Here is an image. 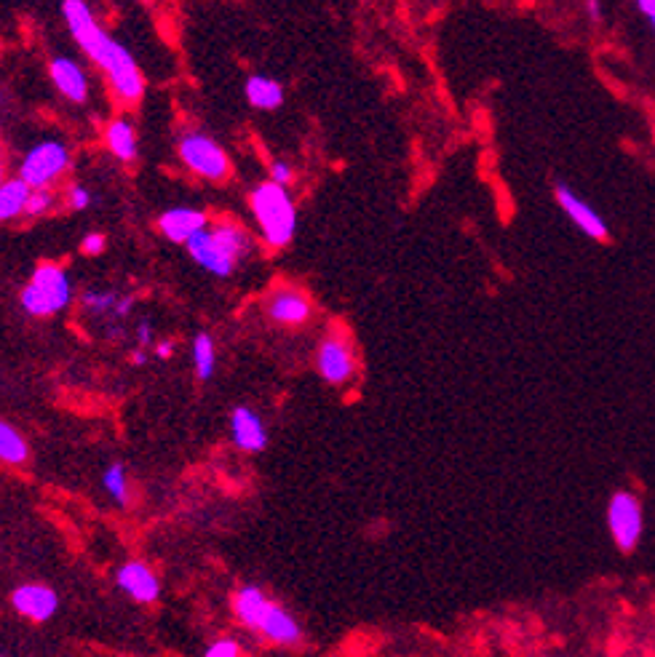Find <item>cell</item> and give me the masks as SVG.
<instances>
[{"label":"cell","mask_w":655,"mask_h":657,"mask_svg":"<svg viewBox=\"0 0 655 657\" xmlns=\"http://www.w3.org/2000/svg\"><path fill=\"white\" fill-rule=\"evenodd\" d=\"M180 155L188 169H193L206 179H225V174H228V155L220 145H214V139H209L206 134L193 131L188 137H182Z\"/></svg>","instance_id":"7"},{"label":"cell","mask_w":655,"mask_h":657,"mask_svg":"<svg viewBox=\"0 0 655 657\" xmlns=\"http://www.w3.org/2000/svg\"><path fill=\"white\" fill-rule=\"evenodd\" d=\"M650 25H653V30H655V19H650Z\"/></svg>","instance_id":"36"},{"label":"cell","mask_w":655,"mask_h":657,"mask_svg":"<svg viewBox=\"0 0 655 657\" xmlns=\"http://www.w3.org/2000/svg\"><path fill=\"white\" fill-rule=\"evenodd\" d=\"M51 203H54V195H51L49 190H33L30 203H27V214H30V217H41L43 211L51 209Z\"/></svg>","instance_id":"25"},{"label":"cell","mask_w":655,"mask_h":657,"mask_svg":"<svg viewBox=\"0 0 655 657\" xmlns=\"http://www.w3.org/2000/svg\"><path fill=\"white\" fill-rule=\"evenodd\" d=\"M554 195H557V203L562 206V211H565L567 217L575 222V228L583 230V233L589 238H594V241H607V236H610L607 222L602 219L599 211H594L589 203L583 201L581 195L573 193V190L567 185H562V182L554 187Z\"/></svg>","instance_id":"9"},{"label":"cell","mask_w":655,"mask_h":657,"mask_svg":"<svg viewBox=\"0 0 655 657\" xmlns=\"http://www.w3.org/2000/svg\"><path fill=\"white\" fill-rule=\"evenodd\" d=\"M268 313H271L273 321H279V324H303V321H308V316H311V302L305 300L300 292L281 289V292L273 294Z\"/></svg>","instance_id":"17"},{"label":"cell","mask_w":655,"mask_h":657,"mask_svg":"<svg viewBox=\"0 0 655 657\" xmlns=\"http://www.w3.org/2000/svg\"><path fill=\"white\" fill-rule=\"evenodd\" d=\"M193 364H196V374L201 380H212L214 374V342L209 334H198L193 340Z\"/></svg>","instance_id":"22"},{"label":"cell","mask_w":655,"mask_h":657,"mask_svg":"<svg viewBox=\"0 0 655 657\" xmlns=\"http://www.w3.org/2000/svg\"><path fill=\"white\" fill-rule=\"evenodd\" d=\"M185 246L196 265L225 278L233 273L236 262L249 252V236L244 228H238L233 222H220L214 230H201Z\"/></svg>","instance_id":"2"},{"label":"cell","mask_w":655,"mask_h":657,"mask_svg":"<svg viewBox=\"0 0 655 657\" xmlns=\"http://www.w3.org/2000/svg\"><path fill=\"white\" fill-rule=\"evenodd\" d=\"M252 211L268 244L287 246L292 241L297 228V211L287 187L276 185V182H262L254 187Z\"/></svg>","instance_id":"3"},{"label":"cell","mask_w":655,"mask_h":657,"mask_svg":"<svg viewBox=\"0 0 655 657\" xmlns=\"http://www.w3.org/2000/svg\"><path fill=\"white\" fill-rule=\"evenodd\" d=\"M83 305L94 313H105V310H115L118 297L113 292H86L83 294Z\"/></svg>","instance_id":"24"},{"label":"cell","mask_w":655,"mask_h":657,"mask_svg":"<svg viewBox=\"0 0 655 657\" xmlns=\"http://www.w3.org/2000/svg\"><path fill=\"white\" fill-rule=\"evenodd\" d=\"M107 147L115 158L121 161H134L137 155V134L129 121H113L107 126Z\"/></svg>","instance_id":"20"},{"label":"cell","mask_w":655,"mask_h":657,"mask_svg":"<svg viewBox=\"0 0 655 657\" xmlns=\"http://www.w3.org/2000/svg\"><path fill=\"white\" fill-rule=\"evenodd\" d=\"M158 228L174 244H188L190 238L206 230V214L196 209H169L158 219Z\"/></svg>","instance_id":"12"},{"label":"cell","mask_w":655,"mask_h":657,"mask_svg":"<svg viewBox=\"0 0 655 657\" xmlns=\"http://www.w3.org/2000/svg\"><path fill=\"white\" fill-rule=\"evenodd\" d=\"M115 583L137 604H153L161 596V583H158L156 572L148 564H142V561H126L115 572Z\"/></svg>","instance_id":"10"},{"label":"cell","mask_w":655,"mask_h":657,"mask_svg":"<svg viewBox=\"0 0 655 657\" xmlns=\"http://www.w3.org/2000/svg\"><path fill=\"white\" fill-rule=\"evenodd\" d=\"M30 195H33V187L25 185L22 179L3 182V187H0V219L9 222V219L19 217L22 211H27Z\"/></svg>","instance_id":"18"},{"label":"cell","mask_w":655,"mask_h":657,"mask_svg":"<svg viewBox=\"0 0 655 657\" xmlns=\"http://www.w3.org/2000/svg\"><path fill=\"white\" fill-rule=\"evenodd\" d=\"M131 361H134V364L145 366V364H148V356H145V353H142V350H137V353H134V356H131Z\"/></svg>","instance_id":"34"},{"label":"cell","mask_w":655,"mask_h":657,"mask_svg":"<svg viewBox=\"0 0 655 657\" xmlns=\"http://www.w3.org/2000/svg\"><path fill=\"white\" fill-rule=\"evenodd\" d=\"M637 9L642 11L647 19H655V0H639Z\"/></svg>","instance_id":"31"},{"label":"cell","mask_w":655,"mask_h":657,"mask_svg":"<svg viewBox=\"0 0 655 657\" xmlns=\"http://www.w3.org/2000/svg\"><path fill=\"white\" fill-rule=\"evenodd\" d=\"M11 607L27 620H33V623H46V620L57 615L59 596L49 585L27 583L19 585L17 591L11 593Z\"/></svg>","instance_id":"8"},{"label":"cell","mask_w":655,"mask_h":657,"mask_svg":"<svg viewBox=\"0 0 655 657\" xmlns=\"http://www.w3.org/2000/svg\"><path fill=\"white\" fill-rule=\"evenodd\" d=\"M62 14H65L67 27H70V33L78 41V46L107 73L115 94L123 102H140L142 94H145V81H142L137 62H134L129 51L123 49L118 41H113L97 25V19L89 11V6L81 3V0H65L62 3Z\"/></svg>","instance_id":"1"},{"label":"cell","mask_w":655,"mask_h":657,"mask_svg":"<svg viewBox=\"0 0 655 657\" xmlns=\"http://www.w3.org/2000/svg\"><path fill=\"white\" fill-rule=\"evenodd\" d=\"M607 529L613 535V543L623 553H631L642 540L645 532V513L637 495L631 492H615L607 503Z\"/></svg>","instance_id":"5"},{"label":"cell","mask_w":655,"mask_h":657,"mask_svg":"<svg viewBox=\"0 0 655 657\" xmlns=\"http://www.w3.org/2000/svg\"><path fill=\"white\" fill-rule=\"evenodd\" d=\"M158 356L161 358L172 356V342H161V345H158Z\"/></svg>","instance_id":"33"},{"label":"cell","mask_w":655,"mask_h":657,"mask_svg":"<svg viewBox=\"0 0 655 657\" xmlns=\"http://www.w3.org/2000/svg\"><path fill=\"white\" fill-rule=\"evenodd\" d=\"M0 457L9 465H19L27 460L25 438L19 436L17 428H11L9 422H0Z\"/></svg>","instance_id":"21"},{"label":"cell","mask_w":655,"mask_h":657,"mask_svg":"<svg viewBox=\"0 0 655 657\" xmlns=\"http://www.w3.org/2000/svg\"><path fill=\"white\" fill-rule=\"evenodd\" d=\"M67 198H70V206H73V209H86V206L91 203L89 190H86V187H81V185L70 187V190H67Z\"/></svg>","instance_id":"27"},{"label":"cell","mask_w":655,"mask_h":657,"mask_svg":"<svg viewBox=\"0 0 655 657\" xmlns=\"http://www.w3.org/2000/svg\"><path fill=\"white\" fill-rule=\"evenodd\" d=\"M131 305H134V300H131V297H123V300H118V305H115V313H118V316H129Z\"/></svg>","instance_id":"32"},{"label":"cell","mask_w":655,"mask_h":657,"mask_svg":"<svg viewBox=\"0 0 655 657\" xmlns=\"http://www.w3.org/2000/svg\"><path fill=\"white\" fill-rule=\"evenodd\" d=\"M230 430H233V441H236L238 449L244 452H262L265 444H268V433H265V425L260 422V417L249 409V406H238L233 409V417H230Z\"/></svg>","instance_id":"13"},{"label":"cell","mask_w":655,"mask_h":657,"mask_svg":"<svg viewBox=\"0 0 655 657\" xmlns=\"http://www.w3.org/2000/svg\"><path fill=\"white\" fill-rule=\"evenodd\" d=\"M67 163H70L67 147L59 139H46L25 155V161L19 166V179L33 190H46L67 169Z\"/></svg>","instance_id":"6"},{"label":"cell","mask_w":655,"mask_h":657,"mask_svg":"<svg viewBox=\"0 0 655 657\" xmlns=\"http://www.w3.org/2000/svg\"><path fill=\"white\" fill-rule=\"evenodd\" d=\"M273 601L265 596L260 585H241L233 596V609H236V617L246 628H252V631H260L262 620L268 615V609H271Z\"/></svg>","instance_id":"14"},{"label":"cell","mask_w":655,"mask_h":657,"mask_svg":"<svg viewBox=\"0 0 655 657\" xmlns=\"http://www.w3.org/2000/svg\"><path fill=\"white\" fill-rule=\"evenodd\" d=\"M271 179L276 185H289L292 182V169H289L287 163H273L271 166Z\"/></svg>","instance_id":"28"},{"label":"cell","mask_w":655,"mask_h":657,"mask_svg":"<svg viewBox=\"0 0 655 657\" xmlns=\"http://www.w3.org/2000/svg\"><path fill=\"white\" fill-rule=\"evenodd\" d=\"M81 249H83V254H99L102 249H105V238L99 236V233H89V236L83 238Z\"/></svg>","instance_id":"29"},{"label":"cell","mask_w":655,"mask_h":657,"mask_svg":"<svg viewBox=\"0 0 655 657\" xmlns=\"http://www.w3.org/2000/svg\"><path fill=\"white\" fill-rule=\"evenodd\" d=\"M246 99L260 110H276L284 102V89H281V83L271 81V78L254 75L246 81Z\"/></svg>","instance_id":"19"},{"label":"cell","mask_w":655,"mask_h":657,"mask_svg":"<svg viewBox=\"0 0 655 657\" xmlns=\"http://www.w3.org/2000/svg\"><path fill=\"white\" fill-rule=\"evenodd\" d=\"M51 81L57 86L67 99L73 102H86V91H89V83H86V75L78 67V62L67 57H54L49 65Z\"/></svg>","instance_id":"16"},{"label":"cell","mask_w":655,"mask_h":657,"mask_svg":"<svg viewBox=\"0 0 655 657\" xmlns=\"http://www.w3.org/2000/svg\"><path fill=\"white\" fill-rule=\"evenodd\" d=\"M319 372L332 385H340L353 374V350L343 337H327L319 348Z\"/></svg>","instance_id":"11"},{"label":"cell","mask_w":655,"mask_h":657,"mask_svg":"<svg viewBox=\"0 0 655 657\" xmlns=\"http://www.w3.org/2000/svg\"><path fill=\"white\" fill-rule=\"evenodd\" d=\"M102 484H105L107 495L113 497L118 505L129 503V489H126V471H123V465H110L102 476Z\"/></svg>","instance_id":"23"},{"label":"cell","mask_w":655,"mask_h":657,"mask_svg":"<svg viewBox=\"0 0 655 657\" xmlns=\"http://www.w3.org/2000/svg\"><path fill=\"white\" fill-rule=\"evenodd\" d=\"M204 657H241V647L233 639H217L212 647L206 649Z\"/></svg>","instance_id":"26"},{"label":"cell","mask_w":655,"mask_h":657,"mask_svg":"<svg viewBox=\"0 0 655 657\" xmlns=\"http://www.w3.org/2000/svg\"><path fill=\"white\" fill-rule=\"evenodd\" d=\"M137 337H140L142 348H148L150 342H153V332H150V321H142L140 329H137Z\"/></svg>","instance_id":"30"},{"label":"cell","mask_w":655,"mask_h":657,"mask_svg":"<svg viewBox=\"0 0 655 657\" xmlns=\"http://www.w3.org/2000/svg\"><path fill=\"white\" fill-rule=\"evenodd\" d=\"M257 633H262V636L273 641V644H284V647L303 641V628L297 623V617L292 615V612H287L284 607H279V604H271V609H268V615H265Z\"/></svg>","instance_id":"15"},{"label":"cell","mask_w":655,"mask_h":657,"mask_svg":"<svg viewBox=\"0 0 655 657\" xmlns=\"http://www.w3.org/2000/svg\"><path fill=\"white\" fill-rule=\"evenodd\" d=\"M70 297H73V289H70V278L65 270L51 262H43L35 268L30 284L22 292V308L30 316H51L67 308Z\"/></svg>","instance_id":"4"},{"label":"cell","mask_w":655,"mask_h":657,"mask_svg":"<svg viewBox=\"0 0 655 657\" xmlns=\"http://www.w3.org/2000/svg\"><path fill=\"white\" fill-rule=\"evenodd\" d=\"M586 9H589V17H591V19H599V17H602V11H599V3H589V6H586Z\"/></svg>","instance_id":"35"}]
</instances>
